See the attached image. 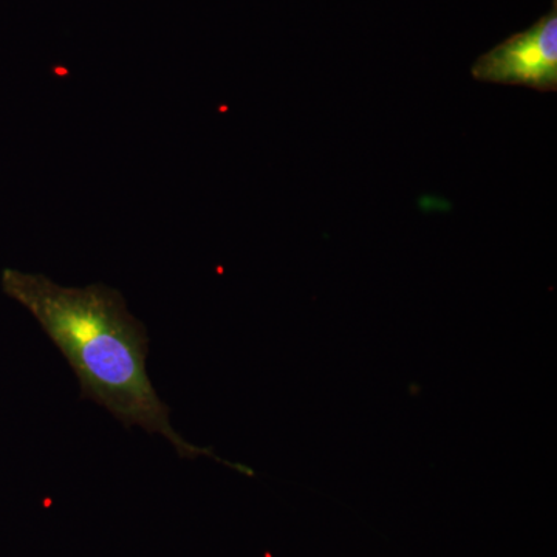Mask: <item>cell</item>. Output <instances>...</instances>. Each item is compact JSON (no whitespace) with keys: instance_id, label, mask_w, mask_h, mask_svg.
Returning a JSON list of instances; mask_svg holds the SVG:
<instances>
[{"instance_id":"7a4b0ae2","label":"cell","mask_w":557,"mask_h":557,"mask_svg":"<svg viewBox=\"0 0 557 557\" xmlns=\"http://www.w3.org/2000/svg\"><path fill=\"white\" fill-rule=\"evenodd\" d=\"M474 79L527 86L542 91L557 89V3L527 30L509 36L474 62Z\"/></svg>"},{"instance_id":"6da1fadb","label":"cell","mask_w":557,"mask_h":557,"mask_svg":"<svg viewBox=\"0 0 557 557\" xmlns=\"http://www.w3.org/2000/svg\"><path fill=\"white\" fill-rule=\"evenodd\" d=\"M2 289L30 311L47 336L60 348L79 381L81 398L108 409L126 428L139 426L170 440L180 458L208 456L228 463L211 449L186 442L172 428L164 405L146 370L149 336L145 324L127 310L119 289L104 284L62 287L42 274L5 269Z\"/></svg>"}]
</instances>
